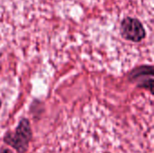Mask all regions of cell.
Here are the masks:
<instances>
[{
    "instance_id": "obj_1",
    "label": "cell",
    "mask_w": 154,
    "mask_h": 153,
    "mask_svg": "<svg viewBox=\"0 0 154 153\" xmlns=\"http://www.w3.org/2000/svg\"><path fill=\"white\" fill-rule=\"evenodd\" d=\"M32 129L27 119H22L14 133H7L4 137V142L14 148L18 153H25L32 140Z\"/></svg>"
},
{
    "instance_id": "obj_2",
    "label": "cell",
    "mask_w": 154,
    "mask_h": 153,
    "mask_svg": "<svg viewBox=\"0 0 154 153\" xmlns=\"http://www.w3.org/2000/svg\"><path fill=\"white\" fill-rule=\"evenodd\" d=\"M121 34L127 41L140 42L145 38L146 31L138 19L125 17L121 23Z\"/></svg>"
},
{
    "instance_id": "obj_3",
    "label": "cell",
    "mask_w": 154,
    "mask_h": 153,
    "mask_svg": "<svg viewBox=\"0 0 154 153\" xmlns=\"http://www.w3.org/2000/svg\"><path fill=\"white\" fill-rule=\"evenodd\" d=\"M153 74L152 66L143 65L135 68L129 73V79L131 82L136 83L139 87L148 88L151 93H152Z\"/></svg>"
},
{
    "instance_id": "obj_4",
    "label": "cell",
    "mask_w": 154,
    "mask_h": 153,
    "mask_svg": "<svg viewBox=\"0 0 154 153\" xmlns=\"http://www.w3.org/2000/svg\"><path fill=\"white\" fill-rule=\"evenodd\" d=\"M1 153H12L9 150H7V149H3L2 151H1Z\"/></svg>"
},
{
    "instance_id": "obj_5",
    "label": "cell",
    "mask_w": 154,
    "mask_h": 153,
    "mask_svg": "<svg viewBox=\"0 0 154 153\" xmlns=\"http://www.w3.org/2000/svg\"><path fill=\"white\" fill-rule=\"evenodd\" d=\"M1 106H2V102H1V99H0V108H1Z\"/></svg>"
}]
</instances>
